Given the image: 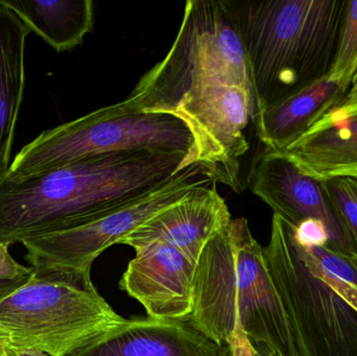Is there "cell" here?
<instances>
[{
    "instance_id": "obj_1",
    "label": "cell",
    "mask_w": 357,
    "mask_h": 356,
    "mask_svg": "<svg viewBox=\"0 0 357 356\" xmlns=\"http://www.w3.org/2000/svg\"><path fill=\"white\" fill-rule=\"evenodd\" d=\"M188 153L121 150L0 182V242L73 229L161 189L182 173Z\"/></svg>"
},
{
    "instance_id": "obj_2",
    "label": "cell",
    "mask_w": 357,
    "mask_h": 356,
    "mask_svg": "<svg viewBox=\"0 0 357 356\" xmlns=\"http://www.w3.org/2000/svg\"><path fill=\"white\" fill-rule=\"evenodd\" d=\"M347 0H224L261 111L328 75Z\"/></svg>"
},
{
    "instance_id": "obj_3",
    "label": "cell",
    "mask_w": 357,
    "mask_h": 356,
    "mask_svg": "<svg viewBox=\"0 0 357 356\" xmlns=\"http://www.w3.org/2000/svg\"><path fill=\"white\" fill-rule=\"evenodd\" d=\"M188 321L220 345L235 334L274 356H296L289 325L266 269L264 248L245 217L231 219L195 265Z\"/></svg>"
},
{
    "instance_id": "obj_4",
    "label": "cell",
    "mask_w": 357,
    "mask_h": 356,
    "mask_svg": "<svg viewBox=\"0 0 357 356\" xmlns=\"http://www.w3.org/2000/svg\"><path fill=\"white\" fill-rule=\"evenodd\" d=\"M296 356H357V270L352 257L303 247L274 213L264 248Z\"/></svg>"
},
{
    "instance_id": "obj_5",
    "label": "cell",
    "mask_w": 357,
    "mask_h": 356,
    "mask_svg": "<svg viewBox=\"0 0 357 356\" xmlns=\"http://www.w3.org/2000/svg\"><path fill=\"white\" fill-rule=\"evenodd\" d=\"M123 321L94 288L90 272L33 269L0 298L6 346L50 356H70Z\"/></svg>"
},
{
    "instance_id": "obj_6",
    "label": "cell",
    "mask_w": 357,
    "mask_h": 356,
    "mask_svg": "<svg viewBox=\"0 0 357 356\" xmlns=\"http://www.w3.org/2000/svg\"><path fill=\"white\" fill-rule=\"evenodd\" d=\"M210 83L241 86L252 93L243 44L224 0H188L171 49L140 77L126 102L142 112L167 114L189 89Z\"/></svg>"
},
{
    "instance_id": "obj_7",
    "label": "cell",
    "mask_w": 357,
    "mask_h": 356,
    "mask_svg": "<svg viewBox=\"0 0 357 356\" xmlns=\"http://www.w3.org/2000/svg\"><path fill=\"white\" fill-rule=\"evenodd\" d=\"M192 144L188 127L177 117L142 112L125 100L42 132L21 148L4 178L19 181L81 159L121 150L189 153Z\"/></svg>"
},
{
    "instance_id": "obj_8",
    "label": "cell",
    "mask_w": 357,
    "mask_h": 356,
    "mask_svg": "<svg viewBox=\"0 0 357 356\" xmlns=\"http://www.w3.org/2000/svg\"><path fill=\"white\" fill-rule=\"evenodd\" d=\"M188 127L193 144L183 169L197 165L213 183L241 192V159L249 150L253 96L241 86L210 83L191 88L167 111Z\"/></svg>"
},
{
    "instance_id": "obj_9",
    "label": "cell",
    "mask_w": 357,
    "mask_h": 356,
    "mask_svg": "<svg viewBox=\"0 0 357 356\" xmlns=\"http://www.w3.org/2000/svg\"><path fill=\"white\" fill-rule=\"evenodd\" d=\"M213 183L197 165H191L167 185L123 208L86 225L23 240L25 259L33 269L91 272L92 263L113 245L188 196L197 186Z\"/></svg>"
},
{
    "instance_id": "obj_10",
    "label": "cell",
    "mask_w": 357,
    "mask_h": 356,
    "mask_svg": "<svg viewBox=\"0 0 357 356\" xmlns=\"http://www.w3.org/2000/svg\"><path fill=\"white\" fill-rule=\"evenodd\" d=\"M249 187L287 223L322 222L329 234L327 248L354 257L356 249L344 228L322 180L304 173L284 152L266 148L250 173Z\"/></svg>"
},
{
    "instance_id": "obj_11",
    "label": "cell",
    "mask_w": 357,
    "mask_h": 356,
    "mask_svg": "<svg viewBox=\"0 0 357 356\" xmlns=\"http://www.w3.org/2000/svg\"><path fill=\"white\" fill-rule=\"evenodd\" d=\"M195 265L178 249L152 242L135 249L119 286L146 309L149 317L188 320Z\"/></svg>"
},
{
    "instance_id": "obj_12",
    "label": "cell",
    "mask_w": 357,
    "mask_h": 356,
    "mask_svg": "<svg viewBox=\"0 0 357 356\" xmlns=\"http://www.w3.org/2000/svg\"><path fill=\"white\" fill-rule=\"evenodd\" d=\"M213 183L197 186L180 202L161 211L123 238L135 249L163 242L197 263L212 236L231 221V213Z\"/></svg>"
},
{
    "instance_id": "obj_13",
    "label": "cell",
    "mask_w": 357,
    "mask_h": 356,
    "mask_svg": "<svg viewBox=\"0 0 357 356\" xmlns=\"http://www.w3.org/2000/svg\"><path fill=\"white\" fill-rule=\"evenodd\" d=\"M70 356H231L188 320L123 319Z\"/></svg>"
},
{
    "instance_id": "obj_14",
    "label": "cell",
    "mask_w": 357,
    "mask_h": 356,
    "mask_svg": "<svg viewBox=\"0 0 357 356\" xmlns=\"http://www.w3.org/2000/svg\"><path fill=\"white\" fill-rule=\"evenodd\" d=\"M283 152L317 179L357 177L356 86Z\"/></svg>"
},
{
    "instance_id": "obj_15",
    "label": "cell",
    "mask_w": 357,
    "mask_h": 356,
    "mask_svg": "<svg viewBox=\"0 0 357 356\" xmlns=\"http://www.w3.org/2000/svg\"><path fill=\"white\" fill-rule=\"evenodd\" d=\"M350 88L326 75L261 111L254 121L258 139L266 148L283 152L341 100Z\"/></svg>"
},
{
    "instance_id": "obj_16",
    "label": "cell",
    "mask_w": 357,
    "mask_h": 356,
    "mask_svg": "<svg viewBox=\"0 0 357 356\" xmlns=\"http://www.w3.org/2000/svg\"><path fill=\"white\" fill-rule=\"evenodd\" d=\"M29 27L0 3V182L10 165V153L25 86V40Z\"/></svg>"
},
{
    "instance_id": "obj_17",
    "label": "cell",
    "mask_w": 357,
    "mask_h": 356,
    "mask_svg": "<svg viewBox=\"0 0 357 356\" xmlns=\"http://www.w3.org/2000/svg\"><path fill=\"white\" fill-rule=\"evenodd\" d=\"M0 3L56 52L81 45L85 36L93 31L92 0H0Z\"/></svg>"
},
{
    "instance_id": "obj_18",
    "label": "cell",
    "mask_w": 357,
    "mask_h": 356,
    "mask_svg": "<svg viewBox=\"0 0 357 356\" xmlns=\"http://www.w3.org/2000/svg\"><path fill=\"white\" fill-rule=\"evenodd\" d=\"M357 73V0L346 2L335 60L328 75L351 87Z\"/></svg>"
},
{
    "instance_id": "obj_19",
    "label": "cell",
    "mask_w": 357,
    "mask_h": 356,
    "mask_svg": "<svg viewBox=\"0 0 357 356\" xmlns=\"http://www.w3.org/2000/svg\"><path fill=\"white\" fill-rule=\"evenodd\" d=\"M329 199L357 251V177L337 176L322 180Z\"/></svg>"
},
{
    "instance_id": "obj_20",
    "label": "cell",
    "mask_w": 357,
    "mask_h": 356,
    "mask_svg": "<svg viewBox=\"0 0 357 356\" xmlns=\"http://www.w3.org/2000/svg\"><path fill=\"white\" fill-rule=\"evenodd\" d=\"M296 240L303 247H328L329 234L322 222L307 219L298 226H293Z\"/></svg>"
},
{
    "instance_id": "obj_21",
    "label": "cell",
    "mask_w": 357,
    "mask_h": 356,
    "mask_svg": "<svg viewBox=\"0 0 357 356\" xmlns=\"http://www.w3.org/2000/svg\"><path fill=\"white\" fill-rule=\"evenodd\" d=\"M33 273L31 268L17 263L8 253V246L0 242V281L25 279Z\"/></svg>"
},
{
    "instance_id": "obj_22",
    "label": "cell",
    "mask_w": 357,
    "mask_h": 356,
    "mask_svg": "<svg viewBox=\"0 0 357 356\" xmlns=\"http://www.w3.org/2000/svg\"><path fill=\"white\" fill-rule=\"evenodd\" d=\"M229 346L231 349V356H252L251 345H250L249 340L241 332L235 334L231 339Z\"/></svg>"
},
{
    "instance_id": "obj_23",
    "label": "cell",
    "mask_w": 357,
    "mask_h": 356,
    "mask_svg": "<svg viewBox=\"0 0 357 356\" xmlns=\"http://www.w3.org/2000/svg\"><path fill=\"white\" fill-rule=\"evenodd\" d=\"M0 356H50L43 353L33 350H22V349L10 348L6 347L0 353Z\"/></svg>"
},
{
    "instance_id": "obj_24",
    "label": "cell",
    "mask_w": 357,
    "mask_h": 356,
    "mask_svg": "<svg viewBox=\"0 0 357 356\" xmlns=\"http://www.w3.org/2000/svg\"><path fill=\"white\" fill-rule=\"evenodd\" d=\"M27 278H25V279L14 280V281H0V298L4 296V295L8 294L10 291L14 290L17 286H20Z\"/></svg>"
},
{
    "instance_id": "obj_25",
    "label": "cell",
    "mask_w": 357,
    "mask_h": 356,
    "mask_svg": "<svg viewBox=\"0 0 357 356\" xmlns=\"http://www.w3.org/2000/svg\"><path fill=\"white\" fill-rule=\"evenodd\" d=\"M250 345H251L252 356H274L261 345L251 344V343Z\"/></svg>"
},
{
    "instance_id": "obj_26",
    "label": "cell",
    "mask_w": 357,
    "mask_h": 356,
    "mask_svg": "<svg viewBox=\"0 0 357 356\" xmlns=\"http://www.w3.org/2000/svg\"><path fill=\"white\" fill-rule=\"evenodd\" d=\"M6 347H8L6 346V340H4L3 336L0 334V351L3 350Z\"/></svg>"
},
{
    "instance_id": "obj_27",
    "label": "cell",
    "mask_w": 357,
    "mask_h": 356,
    "mask_svg": "<svg viewBox=\"0 0 357 356\" xmlns=\"http://www.w3.org/2000/svg\"><path fill=\"white\" fill-rule=\"evenodd\" d=\"M352 261H354V267H356L357 270V251L356 255H354V256L352 257Z\"/></svg>"
},
{
    "instance_id": "obj_28",
    "label": "cell",
    "mask_w": 357,
    "mask_h": 356,
    "mask_svg": "<svg viewBox=\"0 0 357 356\" xmlns=\"http://www.w3.org/2000/svg\"><path fill=\"white\" fill-rule=\"evenodd\" d=\"M352 83H354V85H356L357 87V73H356V77H354V82H352Z\"/></svg>"
},
{
    "instance_id": "obj_29",
    "label": "cell",
    "mask_w": 357,
    "mask_h": 356,
    "mask_svg": "<svg viewBox=\"0 0 357 356\" xmlns=\"http://www.w3.org/2000/svg\"><path fill=\"white\" fill-rule=\"evenodd\" d=\"M0 353H1V351H0Z\"/></svg>"
}]
</instances>
